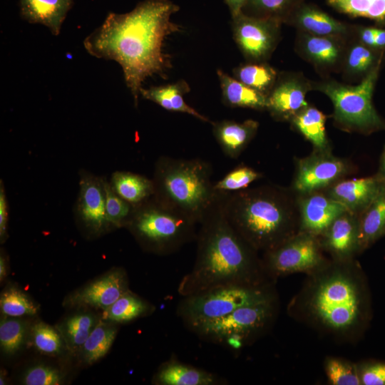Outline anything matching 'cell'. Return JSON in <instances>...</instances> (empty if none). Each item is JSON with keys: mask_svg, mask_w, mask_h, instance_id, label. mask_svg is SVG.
I'll use <instances>...</instances> for the list:
<instances>
[{"mask_svg": "<svg viewBox=\"0 0 385 385\" xmlns=\"http://www.w3.org/2000/svg\"><path fill=\"white\" fill-rule=\"evenodd\" d=\"M179 9L170 0H144L128 13H109L83 41L90 55L115 61L121 66L135 106L143 81L154 75L164 76L171 67L163 43L168 36L180 31L171 21Z\"/></svg>", "mask_w": 385, "mask_h": 385, "instance_id": "obj_1", "label": "cell"}, {"mask_svg": "<svg viewBox=\"0 0 385 385\" xmlns=\"http://www.w3.org/2000/svg\"><path fill=\"white\" fill-rule=\"evenodd\" d=\"M227 192L220 191L199 223L193 267L178 287L182 297L217 287L262 284L257 250L236 231L226 215Z\"/></svg>", "mask_w": 385, "mask_h": 385, "instance_id": "obj_2", "label": "cell"}, {"mask_svg": "<svg viewBox=\"0 0 385 385\" xmlns=\"http://www.w3.org/2000/svg\"><path fill=\"white\" fill-rule=\"evenodd\" d=\"M225 209L233 227L257 251L275 247L299 229L297 195L291 188L263 185L227 192Z\"/></svg>", "mask_w": 385, "mask_h": 385, "instance_id": "obj_3", "label": "cell"}, {"mask_svg": "<svg viewBox=\"0 0 385 385\" xmlns=\"http://www.w3.org/2000/svg\"><path fill=\"white\" fill-rule=\"evenodd\" d=\"M212 175L207 160L162 156L155 167L154 196L199 225L220 192Z\"/></svg>", "mask_w": 385, "mask_h": 385, "instance_id": "obj_4", "label": "cell"}, {"mask_svg": "<svg viewBox=\"0 0 385 385\" xmlns=\"http://www.w3.org/2000/svg\"><path fill=\"white\" fill-rule=\"evenodd\" d=\"M196 225L184 213L153 195L135 206L128 226L146 248L170 254L196 240Z\"/></svg>", "mask_w": 385, "mask_h": 385, "instance_id": "obj_5", "label": "cell"}, {"mask_svg": "<svg viewBox=\"0 0 385 385\" xmlns=\"http://www.w3.org/2000/svg\"><path fill=\"white\" fill-rule=\"evenodd\" d=\"M381 60L382 56L356 86L329 80L315 83L312 87L324 93L332 101L334 123L342 130L363 134L385 130V120L378 114L372 103Z\"/></svg>", "mask_w": 385, "mask_h": 385, "instance_id": "obj_6", "label": "cell"}, {"mask_svg": "<svg viewBox=\"0 0 385 385\" xmlns=\"http://www.w3.org/2000/svg\"><path fill=\"white\" fill-rule=\"evenodd\" d=\"M262 285H227L183 297L176 312L186 328L193 333L240 307L271 297Z\"/></svg>", "mask_w": 385, "mask_h": 385, "instance_id": "obj_7", "label": "cell"}, {"mask_svg": "<svg viewBox=\"0 0 385 385\" xmlns=\"http://www.w3.org/2000/svg\"><path fill=\"white\" fill-rule=\"evenodd\" d=\"M272 302L271 297L240 307L223 317L204 324L193 333L203 340L238 350L270 321Z\"/></svg>", "mask_w": 385, "mask_h": 385, "instance_id": "obj_8", "label": "cell"}, {"mask_svg": "<svg viewBox=\"0 0 385 385\" xmlns=\"http://www.w3.org/2000/svg\"><path fill=\"white\" fill-rule=\"evenodd\" d=\"M312 305L315 314L325 325L343 330L357 321L361 302L355 284L339 274L327 278L318 286Z\"/></svg>", "mask_w": 385, "mask_h": 385, "instance_id": "obj_9", "label": "cell"}, {"mask_svg": "<svg viewBox=\"0 0 385 385\" xmlns=\"http://www.w3.org/2000/svg\"><path fill=\"white\" fill-rule=\"evenodd\" d=\"M351 171V165L334 156L331 149H314L307 157L297 160L291 190L297 195L324 190Z\"/></svg>", "mask_w": 385, "mask_h": 385, "instance_id": "obj_10", "label": "cell"}, {"mask_svg": "<svg viewBox=\"0 0 385 385\" xmlns=\"http://www.w3.org/2000/svg\"><path fill=\"white\" fill-rule=\"evenodd\" d=\"M232 19L233 38L244 56L250 62H265L278 43L282 22L242 11Z\"/></svg>", "mask_w": 385, "mask_h": 385, "instance_id": "obj_11", "label": "cell"}, {"mask_svg": "<svg viewBox=\"0 0 385 385\" xmlns=\"http://www.w3.org/2000/svg\"><path fill=\"white\" fill-rule=\"evenodd\" d=\"M316 236L299 232L265 251L264 265L270 272L284 274L317 267L322 257Z\"/></svg>", "mask_w": 385, "mask_h": 385, "instance_id": "obj_12", "label": "cell"}, {"mask_svg": "<svg viewBox=\"0 0 385 385\" xmlns=\"http://www.w3.org/2000/svg\"><path fill=\"white\" fill-rule=\"evenodd\" d=\"M297 195V194H296ZM299 231L322 235L332 222L346 212V207L324 191L297 195Z\"/></svg>", "mask_w": 385, "mask_h": 385, "instance_id": "obj_13", "label": "cell"}, {"mask_svg": "<svg viewBox=\"0 0 385 385\" xmlns=\"http://www.w3.org/2000/svg\"><path fill=\"white\" fill-rule=\"evenodd\" d=\"M384 188L385 183L377 173L366 178L342 179L323 191L347 211L359 216Z\"/></svg>", "mask_w": 385, "mask_h": 385, "instance_id": "obj_14", "label": "cell"}, {"mask_svg": "<svg viewBox=\"0 0 385 385\" xmlns=\"http://www.w3.org/2000/svg\"><path fill=\"white\" fill-rule=\"evenodd\" d=\"M311 88L310 84L301 77L282 78L268 94L267 111L277 120L289 121L309 106L305 96Z\"/></svg>", "mask_w": 385, "mask_h": 385, "instance_id": "obj_15", "label": "cell"}, {"mask_svg": "<svg viewBox=\"0 0 385 385\" xmlns=\"http://www.w3.org/2000/svg\"><path fill=\"white\" fill-rule=\"evenodd\" d=\"M128 291L125 274L116 270L76 292L68 302L73 306H90L106 310Z\"/></svg>", "mask_w": 385, "mask_h": 385, "instance_id": "obj_16", "label": "cell"}, {"mask_svg": "<svg viewBox=\"0 0 385 385\" xmlns=\"http://www.w3.org/2000/svg\"><path fill=\"white\" fill-rule=\"evenodd\" d=\"M77 211L83 224L94 232L108 224L106 212L104 181L92 175H83L80 181Z\"/></svg>", "mask_w": 385, "mask_h": 385, "instance_id": "obj_17", "label": "cell"}, {"mask_svg": "<svg viewBox=\"0 0 385 385\" xmlns=\"http://www.w3.org/2000/svg\"><path fill=\"white\" fill-rule=\"evenodd\" d=\"M323 244L334 255L345 258L359 248V216L346 211L322 235Z\"/></svg>", "mask_w": 385, "mask_h": 385, "instance_id": "obj_18", "label": "cell"}, {"mask_svg": "<svg viewBox=\"0 0 385 385\" xmlns=\"http://www.w3.org/2000/svg\"><path fill=\"white\" fill-rule=\"evenodd\" d=\"M287 22L292 24L302 32L314 36L344 37L349 31L346 24L304 1L294 11Z\"/></svg>", "mask_w": 385, "mask_h": 385, "instance_id": "obj_19", "label": "cell"}, {"mask_svg": "<svg viewBox=\"0 0 385 385\" xmlns=\"http://www.w3.org/2000/svg\"><path fill=\"white\" fill-rule=\"evenodd\" d=\"M299 47L309 61L322 69H334L344 61L345 49L342 37L314 36L302 32Z\"/></svg>", "mask_w": 385, "mask_h": 385, "instance_id": "obj_20", "label": "cell"}, {"mask_svg": "<svg viewBox=\"0 0 385 385\" xmlns=\"http://www.w3.org/2000/svg\"><path fill=\"white\" fill-rule=\"evenodd\" d=\"M214 137L224 154L237 158L255 136L259 123L247 119L242 123L223 120L212 123Z\"/></svg>", "mask_w": 385, "mask_h": 385, "instance_id": "obj_21", "label": "cell"}, {"mask_svg": "<svg viewBox=\"0 0 385 385\" xmlns=\"http://www.w3.org/2000/svg\"><path fill=\"white\" fill-rule=\"evenodd\" d=\"M73 0H20L21 17L31 24L46 26L58 36Z\"/></svg>", "mask_w": 385, "mask_h": 385, "instance_id": "obj_22", "label": "cell"}, {"mask_svg": "<svg viewBox=\"0 0 385 385\" xmlns=\"http://www.w3.org/2000/svg\"><path fill=\"white\" fill-rule=\"evenodd\" d=\"M160 385H219L226 381L213 373L171 358L163 363L155 376Z\"/></svg>", "mask_w": 385, "mask_h": 385, "instance_id": "obj_23", "label": "cell"}, {"mask_svg": "<svg viewBox=\"0 0 385 385\" xmlns=\"http://www.w3.org/2000/svg\"><path fill=\"white\" fill-rule=\"evenodd\" d=\"M217 74L222 90V102L225 106L267 110V95L249 87L221 69H217Z\"/></svg>", "mask_w": 385, "mask_h": 385, "instance_id": "obj_24", "label": "cell"}, {"mask_svg": "<svg viewBox=\"0 0 385 385\" xmlns=\"http://www.w3.org/2000/svg\"><path fill=\"white\" fill-rule=\"evenodd\" d=\"M189 91L188 83L180 81L165 86L142 88L140 94L167 111L187 113L203 122L212 123L208 118L185 103L183 95Z\"/></svg>", "mask_w": 385, "mask_h": 385, "instance_id": "obj_25", "label": "cell"}, {"mask_svg": "<svg viewBox=\"0 0 385 385\" xmlns=\"http://www.w3.org/2000/svg\"><path fill=\"white\" fill-rule=\"evenodd\" d=\"M110 185L120 197L134 206L143 203L155 194L153 180L130 172L114 173Z\"/></svg>", "mask_w": 385, "mask_h": 385, "instance_id": "obj_26", "label": "cell"}, {"mask_svg": "<svg viewBox=\"0 0 385 385\" xmlns=\"http://www.w3.org/2000/svg\"><path fill=\"white\" fill-rule=\"evenodd\" d=\"M326 120L327 116L322 111L308 106L289 122L294 128L312 144L314 149L328 150L331 148L326 133Z\"/></svg>", "mask_w": 385, "mask_h": 385, "instance_id": "obj_27", "label": "cell"}, {"mask_svg": "<svg viewBox=\"0 0 385 385\" xmlns=\"http://www.w3.org/2000/svg\"><path fill=\"white\" fill-rule=\"evenodd\" d=\"M385 234V188L359 215V248L364 249Z\"/></svg>", "mask_w": 385, "mask_h": 385, "instance_id": "obj_28", "label": "cell"}, {"mask_svg": "<svg viewBox=\"0 0 385 385\" xmlns=\"http://www.w3.org/2000/svg\"><path fill=\"white\" fill-rule=\"evenodd\" d=\"M236 79L268 96L277 82L276 71L265 62H250L234 69Z\"/></svg>", "mask_w": 385, "mask_h": 385, "instance_id": "obj_29", "label": "cell"}, {"mask_svg": "<svg viewBox=\"0 0 385 385\" xmlns=\"http://www.w3.org/2000/svg\"><path fill=\"white\" fill-rule=\"evenodd\" d=\"M335 11L351 17H362L385 26V0H327Z\"/></svg>", "mask_w": 385, "mask_h": 385, "instance_id": "obj_30", "label": "cell"}, {"mask_svg": "<svg viewBox=\"0 0 385 385\" xmlns=\"http://www.w3.org/2000/svg\"><path fill=\"white\" fill-rule=\"evenodd\" d=\"M149 304L128 291L105 310L104 317L116 322L137 319L150 309Z\"/></svg>", "mask_w": 385, "mask_h": 385, "instance_id": "obj_31", "label": "cell"}, {"mask_svg": "<svg viewBox=\"0 0 385 385\" xmlns=\"http://www.w3.org/2000/svg\"><path fill=\"white\" fill-rule=\"evenodd\" d=\"M304 0H247L244 9H249L256 17L270 18L287 22L294 11ZM242 9V10H243Z\"/></svg>", "mask_w": 385, "mask_h": 385, "instance_id": "obj_32", "label": "cell"}, {"mask_svg": "<svg viewBox=\"0 0 385 385\" xmlns=\"http://www.w3.org/2000/svg\"><path fill=\"white\" fill-rule=\"evenodd\" d=\"M116 329L103 323L94 327L83 345L86 361L92 364L106 355L115 339Z\"/></svg>", "mask_w": 385, "mask_h": 385, "instance_id": "obj_33", "label": "cell"}, {"mask_svg": "<svg viewBox=\"0 0 385 385\" xmlns=\"http://www.w3.org/2000/svg\"><path fill=\"white\" fill-rule=\"evenodd\" d=\"M374 48L359 42L353 44L346 51L344 58V71L347 75L356 76L366 75L376 65L381 53L376 56Z\"/></svg>", "mask_w": 385, "mask_h": 385, "instance_id": "obj_34", "label": "cell"}, {"mask_svg": "<svg viewBox=\"0 0 385 385\" xmlns=\"http://www.w3.org/2000/svg\"><path fill=\"white\" fill-rule=\"evenodd\" d=\"M94 327V318L90 314H76L67 319L62 333L68 346L73 350L83 346Z\"/></svg>", "mask_w": 385, "mask_h": 385, "instance_id": "obj_35", "label": "cell"}, {"mask_svg": "<svg viewBox=\"0 0 385 385\" xmlns=\"http://www.w3.org/2000/svg\"><path fill=\"white\" fill-rule=\"evenodd\" d=\"M106 192V212L109 224L116 227L128 225L133 214L135 206L120 197L104 182Z\"/></svg>", "mask_w": 385, "mask_h": 385, "instance_id": "obj_36", "label": "cell"}, {"mask_svg": "<svg viewBox=\"0 0 385 385\" xmlns=\"http://www.w3.org/2000/svg\"><path fill=\"white\" fill-rule=\"evenodd\" d=\"M0 307L4 314L13 317L34 315L38 311L37 306L24 293L14 287L2 292Z\"/></svg>", "mask_w": 385, "mask_h": 385, "instance_id": "obj_37", "label": "cell"}, {"mask_svg": "<svg viewBox=\"0 0 385 385\" xmlns=\"http://www.w3.org/2000/svg\"><path fill=\"white\" fill-rule=\"evenodd\" d=\"M262 177V173L255 169L241 165L215 183V188L218 191L236 192L247 188L252 183Z\"/></svg>", "mask_w": 385, "mask_h": 385, "instance_id": "obj_38", "label": "cell"}, {"mask_svg": "<svg viewBox=\"0 0 385 385\" xmlns=\"http://www.w3.org/2000/svg\"><path fill=\"white\" fill-rule=\"evenodd\" d=\"M26 336L25 324L14 319H2L0 324V344L4 351L14 353L20 349Z\"/></svg>", "mask_w": 385, "mask_h": 385, "instance_id": "obj_39", "label": "cell"}, {"mask_svg": "<svg viewBox=\"0 0 385 385\" xmlns=\"http://www.w3.org/2000/svg\"><path fill=\"white\" fill-rule=\"evenodd\" d=\"M33 343L41 353L56 354L62 348L61 337L49 325L43 322L36 324L32 328Z\"/></svg>", "mask_w": 385, "mask_h": 385, "instance_id": "obj_40", "label": "cell"}, {"mask_svg": "<svg viewBox=\"0 0 385 385\" xmlns=\"http://www.w3.org/2000/svg\"><path fill=\"white\" fill-rule=\"evenodd\" d=\"M328 379L334 385H359L361 379L356 369L347 362L332 359L326 364Z\"/></svg>", "mask_w": 385, "mask_h": 385, "instance_id": "obj_41", "label": "cell"}, {"mask_svg": "<svg viewBox=\"0 0 385 385\" xmlns=\"http://www.w3.org/2000/svg\"><path fill=\"white\" fill-rule=\"evenodd\" d=\"M59 371L52 367L38 365L30 368L24 376L26 385H58L61 382Z\"/></svg>", "mask_w": 385, "mask_h": 385, "instance_id": "obj_42", "label": "cell"}, {"mask_svg": "<svg viewBox=\"0 0 385 385\" xmlns=\"http://www.w3.org/2000/svg\"><path fill=\"white\" fill-rule=\"evenodd\" d=\"M364 385H385V364L375 363L366 366L360 375Z\"/></svg>", "mask_w": 385, "mask_h": 385, "instance_id": "obj_43", "label": "cell"}, {"mask_svg": "<svg viewBox=\"0 0 385 385\" xmlns=\"http://www.w3.org/2000/svg\"><path fill=\"white\" fill-rule=\"evenodd\" d=\"M8 222V205L4 185L1 181L0 185V237L1 240L4 239L6 233Z\"/></svg>", "mask_w": 385, "mask_h": 385, "instance_id": "obj_44", "label": "cell"}, {"mask_svg": "<svg viewBox=\"0 0 385 385\" xmlns=\"http://www.w3.org/2000/svg\"><path fill=\"white\" fill-rule=\"evenodd\" d=\"M376 27H361L358 30L359 42L374 48Z\"/></svg>", "mask_w": 385, "mask_h": 385, "instance_id": "obj_45", "label": "cell"}, {"mask_svg": "<svg viewBox=\"0 0 385 385\" xmlns=\"http://www.w3.org/2000/svg\"><path fill=\"white\" fill-rule=\"evenodd\" d=\"M227 5L231 16H234L242 11L244 6H245L247 0H224Z\"/></svg>", "mask_w": 385, "mask_h": 385, "instance_id": "obj_46", "label": "cell"}, {"mask_svg": "<svg viewBox=\"0 0 385 385\" xmlns=\"http://www.w3.org/2000/svg\"><path fill=\"white\" fill-rule=\"evenodd\" d=\"M385 48V29L376 28L374 48Z\"/></svg>", "mask_w": 385, "mask_h": 385, "instance_id": "obj_47", "label": "cell"}, {"mask_svg": "<svg viewBox=\"0 0 385 385\" xmlns=\"http://www.w3.org/2000/svg\"><path fill=\"white\" fill-rule=\"evenodd\" d=\"M385 183V146L383 149L379 163V170L377 173Z\"/></svg>", "mask_w": 385, "mask_h": 385, "instance_id": "obj_48", "label": "cell"}, {"mask_svg": "<svg viewBox=\"0 0 385 385\" xmlns=\"http://www.w3.org/2000/svg\"><path fill=\"white\" fill-rule=\"evenodd\" d=\"M6 275V267L4 257L1 255L0 257V279L2 281Z\"/></svg>", "mask_w": 385, "mask_h": 385, "instance_id": "obj_49", "label": "cell"}]
</instances>
